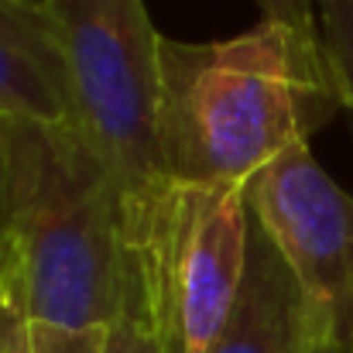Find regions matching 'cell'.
Wrapping results in <instances>:
<instances>
[{
	"label": "cell",
	"instance_id": "1",
	"mask_svg": "<svg viewBox=\"0 0 353 353\" xmlns=\"http://www.w3.org/2000/svg\"><path fill=\"white\" fill-rule=\"evenodd\" d=\"M165 158L175 185L247 189L347 114L323 31L261 21L223 41L161 34Z\"/></svg>",
	"mask_w": 353,
	"mask_h": 353
},
{
	"label": "cell",
	"instance_id": "2",
	"mask_svg": "<svg viewBox=\"0 0 353 353\" xmlns=\"http://www.w3.org/2000/svg\"><path fill=\"white\" fill-rule=\"evenodd\" d=\"M0 210L21 261L28 316L110 326L123 299L127 247L110 172L72 123L0 120Z\"/></svg>",
	"mask_w": 353,
	"mask_h": 353
},
{
	"label": "cell",
	"instance_id": "3",
	"mask_svg": "<svg viewBox=\"0 0 353 353\" xmlns=\"http://www.w3.org/2000/svg\"><path fill=\"white\" fill-rule=\"evenodd\" d=\"M69 65L76 130L120 196L127 257L161 230L175 182L165 158L161 31L144 0H45Z\"/></svg>",
	"mask_w": 353,
	"mask_h": 353
},
{
	"label": "cell",
	"instance_id": "4",
	"mask_svg": "<svg viewBox=\"0 0 353 353\" xmlns=\"http://www.w3.org/2000/svg\"><path fill=\"white\" fill-rule=\"evenodd\" d=\"M250 206L240 185H175L161 230L141 257L151 312L168 353H210L247 274Z\"/></svg>",
	"mask_w": 353,
	"mask_h": 353
},
{
	"label": "cell",
	"instance_id": "5",
	"mask_svg": "<svg viewBox=\"0 0 353 353\" xmlns=\"http://www.w3.org/2000/svg\"><path fill=\"white\" fill-rule=\"evenodd\" d=\"M247 206L299 285L316 350L353 353V196L302 144L247 185Z\"/></svg>",
	"mask_w": 353,
	"mask_h": 353
},
{
	"label": "cell",
	"instance_id": "6",
	"mask_svg": "<svg viewBox=\"0 0 353 353\" xmlns=\"http://www.w3.org/2000/svg\"><path fill=\"white\" fill-rule=\"evenodd\" d=\"M0 120L76 127L69 65L45 0H0Z\"/></svg>",
	"mask_w": 353,
	"mask_h": 353
},
{
	"label": "cell",
	"instance_id": "7",
	"mask_svg": "<svg viewBox=\"0 0 353 353\" xmlns=\"http://www.w3.org/2000/svg\"><path fill=\"white\" fill-rule=\"evenodd\" d=\"M210 353H319L299 285L281 250L254 216L243 288L230 323Z\"/></svg>",
	"mask_w": 353,
	"mask_h": 353
},
{
	"label": "cell",
	"instance_id": "8",
	"mask_svg": "<svg viewBox=\"0 0 353 353\" xmlns=\"http://www.w3.org/2000/svg\"><path fill=\"white\" fill-rule=\"evenodd\" d=\"M103 353H168L161 333H158L154 312H151L144 278L137 274V268L130 261H127V281H123L120 309L114 323L107 326V350Z\"/></svg>",
	"mask_w": 353,
	"mask_h": 353
},
{
	"label": "cell",
	"instance_id": "9",
	"mask_svg": "<svg viewBox=\"0 0 353 353\" xmlns=\"http://www.w3.org/2000/svg\"><path fill=\"white\" fill-rule=\"evenodd\" d=\"M319 28L353 120V0H319Z\"/></svg>",
	"mask_w": 353,
	"mask_h": 353
},
{
	"label": "cell",
	"instance_id": "10",
	"mask_svg": "<svg viewBox=\"0 0 353 353\" xmlns=\"http://www.w3.org/2000/svg\"><path fill=\"white\" fill-rule=\"evenodd\" d=\"M28 347H31V353H103L107 350V326L72 330V326L31 319Z\"/></svg>",
	"mask_w": 353,
	"mask_h": 353
},
{
	"label": "cell",
	"instance_id": "11",
	"mask_svg": "<svg viewBox=\"0 0 353 353\" xmlns=\"http://www.w3.org/2000/svg\"><path fill=\"white\" fill-rule=\"evenodd\" d=\"M28 295H24V278H21V261L10 271L3 295H0V353H31L28 347Z\"/></svg>",
	"mask_w": 353,
	"mask_h": 353
},
{
	"label": "cell",
	"instance_id": "12",
	"mask_svg": "<svg viewBox=\"0 0 353 353\" xmlns=\"http://www.w3.org/2000/svg\"><path fill=\"white\" fill-rule=\"evenodd\" d=\"M257 7H261V21L312 31V34L323 31L319 28V0H257Z\"/></svg>",
	"mask_w": 353,
	"mask_h": 353
},
{
	"label": "cell",
	"instance_id": "13",
	"mask_svg": "<svg viewBox=\"0 0 353 353\" xmlns=\"http://www.w3.org/2000/svg\"><path fill=\"white\" fill-rule=\"evenodd\" d=\"M14 268H17V247L7 230H0V295H3V285H7Z\"/></svg>",
	"mask_w": 353,
	"mask_h": 353
},
{
	"label": "cell",
	"instance_id": "14",
	"mask_svg": "<svg viewBox=\"0 0 353 353\" xmlns=\"http://www.w3.org/2000/svg\"><path fill=\"white\" fill-rule=\"evenodd\" d=\"M0 185H3V148H0ZM0 230H3V210H0Z\"/></svg>",
	"mask_w": 353,
	"mask_h": 353
}]
</instances>
